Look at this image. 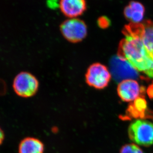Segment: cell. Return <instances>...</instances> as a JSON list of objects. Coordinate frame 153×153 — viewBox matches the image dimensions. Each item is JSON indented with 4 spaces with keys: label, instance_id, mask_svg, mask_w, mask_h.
<instances>
[{
    "label": "cell",
    "instance_id": "7c38bea8",
    "mask_svg": "<svg viewBox=\"0 0 153 153\" xmlns=\"http://www.w3.org/2000/svg\"><path fill=\"white\" fill-rule=\"evenodd\" d=\"M128 108L129 115L132 117H144L147 109V102L143 97H139L133 101Z\"/></svg>",
    "mask_w": 153,
    "mask_h": 153
},
{
    "label": "cell",
    "instance_id": "30bf717a",
    "mask_svg": "<svg viewBox=\"0 0 153 153\" xmlns=\"http://www.w3.org/2000/svg\"><path fill=\"white\" fill-rule=\"evenodd\" d=\"M44 144L38 139L28 137L23 139L19 144V153H43Z\"/></svg>",
    "mask_w": 153,
    "mask_h": 153
},
{
    "label": "cell",
    "instance_id": "3957f363",
    "mask_svg": "<svg viewBox=\"0 0 153 153\" xmlns=\"http://www.w3.org/2000/svg\"><path fill=\"white\" fill-rule=\"evenodd\" d=\"M39 82L36 76L28 72H22L15 76L13 87L18 96L24 98L33 97L37 93Z\"/></svg>",
    "mask_w": 153,
    "mask_h": 153
},
{
    "label": "cell",
    "instance_id": "52a82bcc",
    "mask_svg": "<svg viewBox=\"0 0 153 153\" xmlns=\"http://www.w3.org/2000/svg\"><path fill=\"white\" fill-rule=\"evenodd\" d=\"M118 95L123 102H133L144 92L135 79H127L119 82L117 88Z\"/></svg>",
    "mask_w": 153,
    "mask_h": 153
},
{
    "label": "cell",
    "instance_id": "277c9868",
    "mask_svg": "<svg viewBox=\"0 0 153 153\" xmlns=\"http://www.w3.org/2000/svg\"><path fill=\"white\" fill-rule=\"evenodd\" d=\"M62 36L68 41L78 43L87 36L88 28L84 21L76 18L67 19L60 25Z\"/></svg>",
    "mask_w": 153,
    "mask_h": 153
},
{
    "label": "cell",
    "instance_id": "6da1fadb",
    "mask_svg": "<svg viewBox=\"0 0 153 153\" xmlns=\"http://www.w3.org/2000/svg\"><path fill=\"white\" fill-rule=\"evenodd\" d=\"M143 23H129L122 30L124 38L118 49L117 56L127 61L138 72L153 79V58L146 49L142 36Z\"/></svg>",
    "mask_w": 153,
    "mask_h": 153
},
{
    "label": "cell",
    "instance_id": "9a60e30c",
    "mask_svg": "<svg viewBox=\"0 0 153 153\" xmlns=\"http://www.w3.org/2000/svg\"><path fill=\"white\" fill-rule=\"evenodd\" d=\"M4 139V133L3 129L0 127V145L3 143Z\"/></svg>",
    "mask_w": 153,
    "mask_h": 153
},
{
    "label": "cell",
    "instance_id": "7a4b0ae2",
    "mask_svg": "<svg viewBox=\"0 0 153 153\" xmlns=\"http://www.w3.org/2000/svg\"><path fill=\"white\" fill-rule=\"evenodd\" d=\"M130 139L136 144L149 147L153 144V123L138 119L131 123L128 128Z\"/></svg>",
    "mask_w": 153,
    "mask_h": 153
},
{
    "label": "cell",
    "instance_id": "8fae6325",
    "mask_svg": "<svg viewBox=\"0 0 153 153\" xmlns=\"http://www.w3.org/2000/svg\"><path fill=\"white\" fill-rule=\"evenodd\" d=\"M144 30L142 38L146 49L153 58V22L147 20L143 22Z\"/></svg>",
    "mask_w": 153,
    "mask_h": 153
},
{
    "label": "cell",
    "instance_id": "5b68a950",
    "mask_svg": "<svg viewBox=\"0 0 153 153\" xmlns=\"http://www.w3.org/2000/svg\"><path fill=\"white\" fill-rule=\"evenodd\" d=\"M111 78V75L108 68L99 63L91 65L85 74V81L88 85L99 90L106 88Z\"/></svg>",
    "mask_w": 153,
    "mask_h": 153
},
{
    "label": "cell",
    "instance_id": "8992f818",
    "mask_svg": "<svg viewBox=\"0 0 153 153\" xmlns=\"http://www.w3.org/2000/svg\"><path fill=\"white\" fill-rule=\"evenodd\" d=\"M112 75L116 81L135 79L138 78V71L131 64L118 56H114L111 61Z\"/></svg>",
    "mask_w": 153,
    "mask_h": 153
},
{
    "label": "cell",
    "instance_id": "ba28073f",
    "mask_svg": "<svg viewBox=\"0 0 153 153\" xmlns=\"http://www.w3.org/2000/svg\"><path fill=\"white\" fill-rule=\"evenodd\" d=\"M59 6L63 14L70 19L81 16L87 10L85 0H60Z\"/></svg>",
    "mask_w": 153,
    "mask_h": 153
},
{
    "label": "cell",
    "instance_id": "5bb4252c",
    "mask_svg": "<svg viewBox=\"0 0 153 153\" xmlns=\"http://www.w3.org/2000/svg\"><path fill=\"white\" fill-rule=\"evenodd\" d=\"M97 24L100 28L105 29L111 25V22L109 18L105 16H102L98 19Z\"/></svg>",
    "mask_w": 153,
    "mask_h": 153
},
{
    "label": "cell",
    "instance_id": "4fadbf2b",
    "mask_svg": "<svg viewBox=\"0 0 153 153\" xmlns=\"http://www.w3.org/2000/svg\"><path fill=\"white\" fill-rule=\"evenodd\" d=\"M120 153H144L143 151L137 145L128 144L122 146Z\"/></svg>",
    "mask_w": 153,
    "mask_h": 153
},
{
    "label": "cell",
    "instance_id": "9c48e42d",
    "mask_svg": "<svg viewBox=\"0 0 153 153\" xmlns=\"http://www.w3.org/2000/svg\"><path fill=\"white\" fill-rule=\"evenodd\" d=\"M145 9L141 3L136 1H131L124 10L125 18L132 23H141L144 16Z\"/></svg>",
    "mask_w": 153,
    "mask_h": 153
}]
</instances>
